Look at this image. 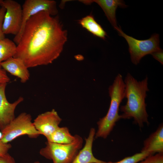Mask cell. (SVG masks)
<instances>
[{
	"mask_svg": "<svg viewBox=\"0 0 163 163\" xmlns=\"http://www.w3.org/2000/svg\"><path fill=\"white\" fill-rule=\"evenodd\" d=\"M62 120L57 112L53 109L38 115L33 123L40 135L46 138L59 127Z\"/></svg>",
	"mask_w": 163,
	"mask_h": 163,
	"instance_id": "9",
	"label": "cell"
},
{
	"mask_svg": "<svg viewBox=\"0 0 163 163\" xmlns=\"http://www.w3.org/2000/svg\"><path fill=\"white\" fill-rule=\"evenodd\" d=\"M95 130L91 128L89 135L85 139V144L72 163H101L103 161L96 158L92 152L93 143L95 137Z\"/></svg>",
	"mask_w": 163,
	"mask_h": 163,
	"instance_id": "13",
	"label": "cell"
},
{
	"mask_svg": "<svg viewBox=\"0 0 163 163\" xmlns=\"http://www.w3.org/2000/svg\"><path fill=\"white\" fill-rule=\"evenodd\" d=\"M0 163H16L14 158L8 153L0 156Z\"/></svg>",
	"mask_w": 163,
	"mask_h": 163,
	"instance_id": "23",
	"label": "cell"
},
{
	"mask_svg": "<svg viewBox=\"0 0 163 163\" xmlns=\"http://www.w3.org/2000/svg\"><path fill=\"white\" fill-rule=\"evenodd\" d=\"M46 138L48 142L68 144L74 141L75 136L70 133L68 127L59 126L52 134Z\"/></svg>",
	"mask_w": 163,
	"mask_h": 163,
	"instance_id": "16",
	"label": "cell"
},
{
	"mask_svg": "<svg viewBox=\"0 0 163 163\" xmlns=\"http://www.w3.org/2000/svg\"><path fill=\"white\" fill-rule=\"evenodd\" d=\"M3 0H0V8L1 7V4Z\"/></svg>",
	"mask_w": 163,
	"mask_h": 163,
	"instance_id": "25",
	"label": "cell"
},
{
	"mask_svg": "<svg viewBox=\"0 0 163 163\" xmlns=\"http://www.w3.org/2000/svg\"><path fill=\"white\" fill-rule=\"evenodd\" d=\"M22 21L18 34L13 39L17 45L19 43L27 21L33 16L42 11L49 13L53 16L58 13L56 1L52 0H26L22 6Z\"/></svg>",
	"mask_w": 163,
	"mask_h": 163,
	"instance_id": "7",
	"label": "cell"
},
{
	"mask_svg": "<svg viewBox=\"0 0 163 163\" xmlns=\"http://www.w3.org/2000/svg\"><path fill=\"white\" fill-rule=\"evenodd\" d=\"M75 136L74 141L69 144H60L47 142L45 147L40 150V155L52 160L53 163H72L82 149L83 143L81 136L77 134Z\"/></svg>",
	"mask_w": 163,
	"mask_h": 163,
	"instance_id": "4",
	"label": "cell"
},
{
	"mask_svg": "<svg viewBox=\"0 0 163 163\" xmlns=\"http://www.w3.org/2000/svg\"><path fill=\"white\" fill-rule=\"evenodd\" d=\"M1 6L6 9L2 25L4 33L16 36L19 32L22 25V6L14 0H5L2 1Z\"/></svg>",
	"mask_w": 163,
	"mask_h": 163,
	"instance_id": "8",
	"label": "cell"
},
{
	"mask_svg": "<svg viewBox=\"0 0 163 163\" xmlns=\"http://www.w3.org/2000/svg\"><path fill=\"white\" fill-rule=\"evenodd\" d=\"M33 163H40V162L38 161H36L34 162Z\"/></svg>",
	"mask_w": 163,
	"mask_h": 163,
	"instance_id": "26",
	"label": "cell"
},
{
	"mask_svg": "<svg viewBox=\"0 0 163 163\" xmlns=\"http://www.w3.org/2000/svg\"><path fill=\"white\" fill-rule=\"evenodd\" d=\"M141 151L153 155L155 153L163 152V125L161 124L157 130L144 142Z\"/></svg>",
	"mask_w": 163,
	"mask_h": 163,
	"instance_id": "14",
	"label": "cell"
},
{
	"mask_svg": "<svg viewBox=\"0 0 163 163\" xmlns=\"http://www.w3.org/2000/svg\"><path fill=\"white\" fill-rule=\"evenodd\" d=\"M139 163H163V152L149 155Z\"/></svg>",
	"mask_w": 163,
	"mask_h": 163,
	"instance_id": "19",
	"label": "cell"
},
{
	"mask_svg": "<svg viewBox=\"0 0 163 163\" xmlns=\"http://www.w3.org/2000/svg\"><path fill=\"white\" fill-rule=\"evenodd\" d=\"M5 11V8L1 6L0 8V40L5 38V34L3 31L2 25Z\"/></svg>",
	"mask_w": 163,
	"mask_h": 163,
	"instance_id": "20",
	"label": "cell"
},
{
	"mask_svg": "<svg viewBox=\"0 0 163 163\" xmlns=\"http://www.w3.org/2000/svg\"><path fill=\"white\" fill-rule=\"evenodd\" d=\"M0 64L6 71L20 78L21 82L24 83L29 79L30 74L28 68L21 59L11 57Z\"/></svg>",
	"mask_w": 163,
	"mask_h": 163,
	"instance_id": "11",
	"label": "cell"
},
{
	"mask_svg": "<svg viewBox=\"0 0 163 163\" xmlns=\"http://www.w3.org/2000/svg\"><path fill=\"white\" fill-rule=\"evenodd\" d=\"M67 34L58 16L40 12L27 21L14 57L28 68L51 64L62 52Z\"/></svg>",
	"mask_w": 163,
	"mask_h": 163,
	"instance_id": "1",
	"label": "cell"
},
{
	"mask_svg": "<svg viewBox=\"0 0 163 163\" xmlns=\"http://www.w3.org/2000/svg\"><path fill=\"white\" fill-rule=\"evenodd\" d=\"M31 120L30 114L25 112L21 113L1 131L0 140L8 143L22 135H27L31 138L38 137L40 135Z\"/></svg>",
	"mask_w": 163,
	"mask_h": 163,
	"instance_id": "6",
	"label": "cell"
},
{
	"mask_svg": "<svg viewBox=\"0 0 163 163\" xmlns=\"http://www.w3.org/2000/svg\"><path fill=\"white\" fill-rule=\"evenodd\" d=\"M148 78L138 81L130 74L128 73L124 80L125 98L126 104L121 106L120 110L122 113L120 119L133 118L134 123L141 127L144 123L149 124L148 115L146 110L145 100L149 91Z\"/></svg>",
	"mask_w": 163,
	"mask_h": 163,
	"instance_id": "2",
	"label": "cell"
},
{
	"mask_svg": "<svg viewBox=\"0 0 163 163\" xmlns=\"http://www.w3.org/2000/svg\"><path fill=\"white\" fill-rule=\"evenodd\" d=\"M11 147V145L10 144L5 143L0 140V156H3L7 154Z\"/></svg>",
	"mask_w": 163,
	"mask_h": 163,
	"instance_id": "21",
	"label": "cell"
},
{
	"mask_svg": "<svg viewBox=\"0 0 163 163\" xmlns=\"http://www.w3.org/2000/svg\"><path fill=\"white\" fill-rule=\"evenodd\" d=\"M10 80V78L7 75L6 71L2 68H0V84L7 83Z\"/></svg>",
	"mask_w": 163,
	"mask_h": 163,
	"instance_id": "22",
	"label": "cell"
},
{
	"mask_svg": "<svg viewBox=\"0 0 163 163\" xmlns=\"http://www.w3.org/2000/svg\"><path fill=\"white\" fill-rule=\"evenodd\" d=\"M79 1L87 5L93 2L97 3L101 8L106 16L112 25L115 29L117 26L116 11L117 7H125L126 5L123 1L120 0H79Z\"/></svg>",
	"mask_w": 163,
	"mask_h": 163,
	"instance_id": "12",
	"label": "cell"
},
{
	"mask_svg": "<svg viewBox=\"0 0 163 163\" xmlns=\"http://www.w3.org/2000/svg\"><path fill=\"white\" fill-rule=\"evenodd\" d=\"M125 85L121 75L118 74L112 84L108 88L110 98V107L106 115L100 119L97 124L98 129L95 138H106L112 130L116 123L120 119L119 114L120 105L125 98Z\"/></svg>",
	"mask_w": 163,
	"mask_h": 163,
	"instance_id": "3",
	"label": "cell"
},
{
	"mask_svg": "<svg viewBox=\"0 0 163 163\" xmlns=\"http://www.w3.org/2000/svg\"><path fill=\"white\" fill-rule=\"evenodd\" d=\"M152 155L150 153L141 151L130 156H128L116 162L102 161L101 163H138L143 160L148 156Z\"/></svg>",
	"mask_w": 163,
	"mask_h": 163,
	"instance_id": "18",
	"label": "cell"
},
{
	"mask_svg": "<svg viewBox=\"0 0 163 163\" xmlns=\"http://www.w3.org/2000/svg\"><path fill=\"white\" fill-rule=\"evenodd\" d=\"M151 55L154 59L159 62L161 64H163V52L161 49L153 53Z\"/></svg>",
	"mask_w": 163,
	"mask_h": 163,
	"instance_id": "24",
	"label": "cell"
},
{
	"mask_svg": "<svg viewBox=\"0 0 163 163\" xmlns=\"http://www.w3.org/2000/svg\"><path fill=\"white\" fill-rule=\"evenodd\" d=\"M2 68V67H1V65H0V68Z\"/></svg>",
	"mask_w": 163,
	"mask_h": 163,
	"instance_id": "27",
	"label": "cell"
},
{
	"mask_svg": "<svg viewBox=\"0 0 163 163\" xmlns=\"http://www.w3.org/2000/svg\"><path fill=\"white\" fill-rule=\"evenodd\" d=\"M17 48L16 43L8 38L5 37L0 40V63L14 57Z\"/></svg>",
	"mask_w": 163,
	"mask_h": 163,
	"instance_id": "17",
	"label": "cell"
},
{
	"mask_svg": "<svg viewBox=\"0 0 163 163\" xmlns=\"http://www.w3.org/2000/svg\"><path fill=\"white\" fill-rule=\"evenodd\" d=\"M78 23L94 35L105 40L107 34L91 15H87L78 21Z\"/></svg>",
	"mask_w": 163,
	"mask_h": 163,
	"instance_id": "15",
	"label": "cell"
},
{
	"mask_svg": "<svg viewBox=\"0 0 163 163\" xmlns=\"http://www.w3.org/2000/svg\"><path fill=\"white\" fill-rule=\"evenodd\" d=\"M115 30L119 35L127 41L131 62L135 65L138 64L145 56L161 50L159 46V35L158 34H153L147 40H139L125 34L120 27Z\"/></svg>",
	"mask_w": 163,
	"mask_h": 163,
	"instance_id": "5",
	"label": "cell"
},
{
	"mask_svg": "<svg viewBox=\"0 0 163 163\" xmlns=\"http://www.w3.org/2000/svg\"><path fill=\"white\" fill-rule=\"evenodd\" d=\"M7 83L0 84V129L2 130L15 118V109L20 103L24 100L20 97L13 103L9 102L5 94V90Z\"/></svg>",
	"mask_w": 163,
	"mask_h": 163,
	"instance_id": "10",
	"label": "cell"
}]
</instances>
